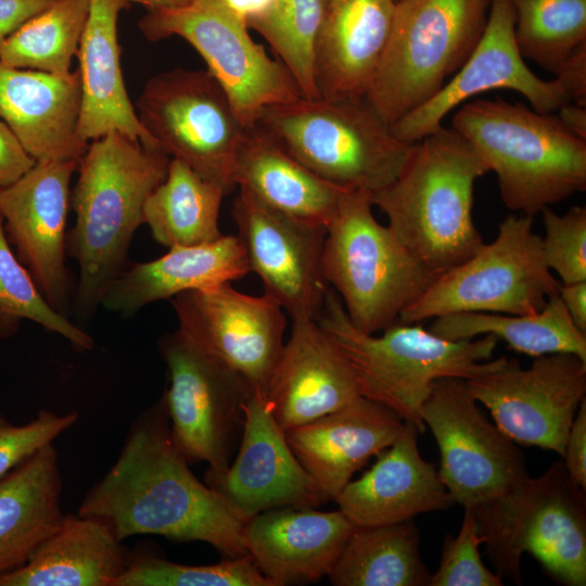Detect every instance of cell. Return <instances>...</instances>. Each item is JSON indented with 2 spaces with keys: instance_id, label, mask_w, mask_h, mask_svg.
<instances>
[{
  "instance_id": "cell-1",
  "label": "cell",
  "mask_w": 586,
  "mask_h": 586,
  "mask_svg": "<svg viewBox=\"0 0 586 586\" xmlns=\"http://www.w3.org/2000/svg\"><path fill=\"white\" fill-rule=\"evenodd\" d=\"M77 514L105 522L119 540L160 535L247 556L242 519L189 468L171 436L163 397L132 421L120 453L86 493Z\"/></svg>"
},
{
  "instance_id": "cell-2",
  "label": "cell",
  "mask_w": 586,
  "mask_h": 586,
  "mask_svg": "<svg viewBox=\"0 0 586 586\" xmlns=\"http://www.w3.org/2000/svg\"><path fill=\"white\" fill-rule=\"evenodd\" d=\"M170 158L157 149L111 131L89 142L71 195L74 227L66 252L78 264L75 311L87 319L124 270L149 195L165 179Z\"/></svg>"
},
{
  "instance_id": "cell-3",
  "label": "cell",
  "mask_w": 586,
  "mask_h": 586,
  "mask_svg": "<svg viewBox=\"0 0 586 586\" xmlns=\"http://www.w3.org/2000/svg\"><path fill=\"white\" fill-rule=\"evenodd\" d=\"M489 171L453 127L415 143L398 176L369 195L403 245L435 276L484 244L472 218L474 182Z\"/></svg>"
},
{
  "instance_id": "cell-4",
  "label": "cell",
  "mask_w": 586,
  "mask_h": 586,
  "mask_svg": "<svg viewBox=\"0 0 586 586\" xmlns=\"http://www.w3.org/2000/svg\"><path fill=\"white\" fill-rule=\"evenodd\" d=\"M316 321L345 358L359 395L415 423L421 434L425 431L421 408L434 381L469 380L500 360H489L498 342L491 334L449 341L419 322H396L380 335L365 333L351 322L332 288Z\"/></svg>"
},
{
  "instance_id": "cell-5",
  "label": "cell",
  "mask_w": 586,
  "mask_h": 586,
  "mask_svg": "<svg viewBox=\"0 0 586 586\" xmlns=\"http://www.w3.org/2000/svg\"><path fill=\"white\" fill-rule=\"evenodd\" d=\"M451 127L497 176L505 206L534 216L586 189V140L556 113L501 98L461 105Z\"/></svg>"
},
{
  "instance_id": "cell-6",
  "label": "cell",
  "mask_w": 586,
  "mask_h": 586,
  "mask_svg": "<svg viewBox=\"0 0 586 586\" xmlns=\"http://www.w3.org/2000/svg\"><path fill=\"white\" fill-rule=\"evenodd\" d=\"M256 125L322 180L369 195L398 176L416 143L397 138L366 100L302 97L266 109Z\"/></svg>"
},
{
  "instance_id": "cell-7",
  "label": "cell",
  "mask_w": 586,
  "mask_h": 586,
  "mask_svg": "<svg viewBox=\"0 0 586 586\" xmlns=\"http://www.w3.org/2000/svg\"><path fill=\"white\" fill-rule=\"evenodd\" d=\"M470 510L501 577L521 584V560L528 552L556 582L586 584L585 489L569 477L562 461Z\"/></svg>"
},
{
  "instance_id": "cell-8",
  "label": "cell",
  "mask_w": 586,
  "mask_h": 586,
  "mask_svg": "<svg viewBox=\"0 0 586 586\" xmlns=\"http://www.w3.org/2000/svg\"><path fill=\"white\" fill-rule=\"evenodd\" d=\"M372 206L368 193L344 191L321 254L329 286L351 322L369 334L399 322L436 277L375 219Z\"/></svg>"
},
{
  "instance_id": "cell-9",
  "label": "cell",
  "mask_w": 586,
  "mask_h": 586,
  "mask_svg": "<svg viewBox=\"0 0 586 586\" xmlns=\"http://www.w3.org/2000/svg\"><path fill=\"white\" fill-rule=\"evenodd\" d=\"M489 7L491 0H397L366 101L392 126L432 99L475 48Z\"/></svg>"
},
{
  "instance_id": "cell-10",
  "label": "cell",
  "mask_w": 586,
  "mask_h": 586,
  "mask_svg": "<svg viewBox=\"0 0 586 586\" xmlns=\"http://www.w3.org/2000/svg\"><path fill=\"white\" fill-rule=\"evenodd\" d=\"M561 282L546 266L533 217L509 215L495 240L437 275L399 316L416 323L455 313L535 314L558 294Z\"/></svg>"
},
{
  "instance_id": "cell-11",
  "label": "cell",
  "mask_w": 586,
  "mask_h": 586,
  "mask_svg": "<svg viewBox=\"0 0 586 586\" xmlns=\"http://www.w3.org/2000/svg\"><path fill=\"white\" fill-rule=\"evenodd\" d=\"M138 118L157 148L230 193L246 128L207 69L173 68L148 80Z\"/></svg>"
},
{
  "instance_id": "cell-12",
  "label": "cell",
  "mask_w": 586,
  "mask_h": 586,
  "mask_svg": "<svg viewBox=\"0 0 586 586\" xmlns=\"http://www.w3.org/2000/svg\"><path fill=\"white\" fill-rule=\"evenodd\" d=\"M139 27L150 41L178 36L189 42L246 129L266 109L302 98L284 65L252 39L249 27L206 0L149 11Z\"/></svg>"
},
{
  "instance_id": "cell-13",
  "label": "cell",
  "mask_w": 586,
  "mask_h": 586,
  "mask_svg": "<svg viewBox=\"0 0 586 586\" xmlns=\"http://www.w3.org/2000/svg\"><path fill=\"white\" fill-rule=\"evenodd\" d=\"M158 349L168 370L162 397L175 444L189 463L203 461L211 471L226 470L252 387L179 329L161 337Z\"/></svg>"
},
{
  "instance_id": "cell-14",
  "label": "cell",
  "mask_w": 586,
  "mask_h": 586,
  "mask_svg": "<svg viewBox=\"0 0 586 586\" xmlns=\"http://www.w3.org/2000/svg\"><path fill=\"white\" fill-rule=\"evenodd\" d=\"M421 418L440 448V479L464 509L504 496L528 476L524 455L485 417L466 380L434 381Z\"/></svg>"
},
{
  "instance_id": "cell-15",
  "label": "cell",
  "mask_w": 586,
  "mask_h": 586,
  "mask_svg": "<svg viewBox=\"0 0 586 586\" xmlns=\"http://www.w3.org/2000/svg\"><path fill=\"white\" fill-rule=\"evenodd\" d=\"M466 383L511 441L562 457L586 395V360L571 353H553L536 357L524 369L517 359L502 356L496 367Z\"/></svg>"
},
{
  "instance_id": "cell-16",
  "label": "cell",
  "mask_w": 586,
  "mask_h": 586,
  "mask_svg": "<svg viewBox=\"0 0 586 586\" xmlns=\"http://www.w3.org/2000/svg\"><path fill=\"white\" fill-rule=\"evenodd\" d=\"M179 330L265 394L284 346L283 308L268 294H244L231 283L171 298Z\"/></svg>"
},
{
  "instance_id": "cell-17",
  "label": "cell",
  "mask_w": 586,
  "mask_h": 586,
  "mask_svg": "<svg viewBox=\"0 0 586 586\" xmlns=\"http://www.w3.org/2000/svg\"><path fill=\"white\" fill-rule=\"evenodd\" d=\"M231 216L250 270L259 276L265 293L292 320H316L330 288L321 264L327 228L281 214L241 188Z\"/></svg>"
},
{
  "instance_id": "cell-18",
  "label": "cell",
  "mask_w": 586,
  "mask_h": 586,
  "mask_svg": "<svg viewBox=\"0 0 586 586\" xmlns=\"http://www.w3.org/2000/svg\"><path fill=\"white\" fill-rule=\"evenodd\" d=\"M495 89L522 94L540 113H557L571 102L557 78L542 79L524 62L509 0H491L484 31L463 65L432 99L393 124L392 130L403 141L418 142L442 127L443 119L457 106Z\"/></svg>"
},
{
  "instance_id": "cell-19",
  "label": "cell",
  "mask_w": 586,
  "mask_h": 586,
  "mask_svg": "<svg viewBox=\"0 0 586 586\" xmlns=\"http://www.w3.org/2000/svg\"><path fill=\"white\" fill-rule=\"evenodd\" d=\"M77 167L78 161L36 162L18 180L0 188L8 240L44 298L63 315L71 296L65 227Z\"/></svg>"
},
{
  "instance_id": "cell-20",
  "label": "cell",
  "mask_w": 586,
  "mask_h": 586,
  "mask_svg": "<svg viewBox=\"0 0 586 586\" xmlns=\"http://www.w3.org/2000/svg\"><path fill=\"white\" fill-rule=\"evenodd\" d=\"M243 411L233 462L221 472L207 469L205 484L245 521L271 508H315L326 502L320 487L292 451L264 394L253 391Z\"/></svg>"
},
{
  "instance_id": "cell-21",
  "label": "cell",
  "mask_w": 586,
  "mask_h": 586,
  "mask_svg": "<svg viewBox=\"0 0 586 586\" xmlns=\"http://www.w3.org/2000/svg\"><path fill=\"white\" fill-rule=\"evenodd\" d=\"M280 428L288 431L335 411L359 395L337 347L314 319H294L265 391Z\"/></svg>"
},
{
  "instance_id": "cell-22",
  "label": "cell",
  "mask_w": 586,
  "mask_h": 586,
  "mask_svg": "<svg viewBox=\"0 0 586 586\" xmlns=\"http://www.w3.org/2000/svg\"><path fill=\"white\" fill-rule=\"evenodd\" d=\"M354 527L340 509L277 507L251 518L244 538L263 575L284 586L328 576Z\"/></svg>"
},
{
  "instance_id": "cell-23",
  "label": "cell",
  "mask_w": 586,
  "mask_h": 586,
  "mask_svg": "<svg viewBox=\"0 0 586 586\" xmlns=\"http://www.w3.org/2000/svg\"><path fill=\"white\" fill-rule=\"evenodd\" d=\"M417 425L405 421L394 443L378 454L375 463L349 481L334 499L355 526L404 522L455 502L435 467L419 450Z\"/></svg>"
},
{
  "instance_id": "cell-24",
  "label": "cell",
  "mask_w": 586,
  "mask_h": 586,
  "mask_svg": "<svg viewBox=\"0 0 586 586\" xmlns=\"http://www.w3.org/2000/svg\"><path fill=\"white\" fill-rule=\"evenodd\" d=\"M404 419L388 407L358 396L346 406L285 431L288 443L328 500L356 471L391 446Z\"/></svg>"
},
{
  "instance_id": "cell-25",
  "label": "cell",
  "mask_w": 586,
  "mask_h": 586,
  "mask_svg": "<svg viewBox=\"0 0 586 586\" xmlns=\"http://www.w3.org/2000/svg\"><path fill=\"white\" fill-rule=\"evenodd\" d=\"M78 69L60 77L0 63V118L36 162L78 161L89 143L77 135Z\"/></svg>"
},
{
  "instance_id": "cell-26",
  "label": "cell",
  "mask_w": 586,
  "mask_h": 586,
  "mask_svg": "<svg viewBox=\"0 0 586 586\" xmlns=\"http://www.w3.org/2000/svg\"><path fill=\"white\" fill-rule=\"evenodd\" d=\"M397 0H330L315 52L319 98L366 100L391 34Z\"/></svg>"
},
{
  "instance_id": "cell-27",
  "label": "cell",
  "mask_w": 586,
  "mask_h": 586,
  "mask_svg": "<svg viewBox=\"0 0 586 586\" xmlns=\"http://www.w3.org/2000/svg\"><path fill=\"white\" fill-rule=\"evenodd\" d=\"M129 0H90L89 14L77 50L81 98L77 135L89 143L118 131L144 146L157 149L141 125L120 67L117 21Z\"/></svg>"
},
{
  "instance_id": "cell-28",
  "label": "cell",
  "mask_w": 586,
  "mask_h": 586,
  "mask_svg": "<svg viewBox=\"0 0 586 586\" xmlns=\"http://www.w3.org/2000/svg\"><path fill=\"white\" fill-rule=\"evenodd\" d=\"M249 272L238 234H222L206 243L171 246L156 259L124 268L107 286L101 305L128 317L156 301L231 283Z\"/></svg>"
},
{
  "instance_id": "cell-29",
  "label": "cell",
  "mask_w": 586,
  "mask_h": 586,
  "mask_svg": "<svg viewBox=\"0 0 586 586\" xmlns=\"http://www.w3.org/2000/svg\"><path fill=\"white\" fill-rule=\"evenodd\" d=\"M128 556L102 520L66 514L22 566L0 575V586H113Z\"/></svg>"
},
{
  "instance_id": "cell-30",
  "label": "cell",
  "mask_w": 586,
  "mask_h": 586,
  "mask_svg": "<svg viewBox=\"0 0 586 586\" xmlns=\"http://www.w3.org/2000/svg\"><path fill=\"white\" fill-rule=\"evenodd\" d=\"M234 181L268 207L326 228L345 191L310 171L258 125L245 131Z\"/></svg>"
},
{
  "instance_id": "cell-31",
  "label": "cell",
  "mask_w": 586,
  "mask_h": 586,
  "mask_svg": "<svg viewBox=\"0 0 586 586\" xmlns=\"http://www.w3.org/2000/svg\"><path fill=\"white\" fill-rule=\"evenodd\" d=\"M62 488L53 444L0 479V575L22 566L62 524Z\"/></svg>"
},
{
  "instance_id": "cell-32",
  "label": "cell",
  "mask_w": 586,
  "mask_h": 586,
  "mask_svg": "<svg viewBox=\"0 0 586 586\" xmlns=\"http://www.w3.org/2000/svg\"><path fill=\"white\" fill-rule=\"evenodd\" d=\"M428 329L449 341L491 334L528 356L571 353L586 360V333L574 324L559 294L535 314L455 313L434 318Z\"/></svg>"
},
{
  "instance_id": "cell-33",
  "label": "cell",
  "mask_w": 586,
  "mask_h": 586,
  "mask_svg": "<svg viewBox=\"0 0 586 586\" xmlns=\"http://www.w3.org/2000/svg\"><path fill=\"white\" fill-rule=\"evenodd\" d=\"M328 577L334 586H429L413 519L355 526Z\"/></svg>"
},
{
  "instance_id": "cell-34",
  "label": "cell",
  "mask_w": 586,
  "mask_h": 586,
  "mask_svg": "<svg viewBox=\"0 0 586 586\" xmlns=\"http://www.w3.org/2000/svg\"><path fill=\"white\" fill-rule=\"evenodd\" d=\"M226 191L198 175L183 162L170 158L165 179L146 199L142 224L166 246L195 245L222 235L219 211Z\"/></svg>"
},
{
  "instance_id": "cell-35",
  "label": "cell",
  "mask_w": 586,
  "mask_h": 586,
  "mask_svg": "<svg viewBox=\"0 0 586 586\" xmlns=\"http://www.w3.org/2000/svg\"><path fill=\"white\" fill-rule=\"evenodd\" d=\"M90 0H54L0 46V63L68 76L89 14Z\"/></svg>"
},
{
  "instance_id": "cell-36",
  "label": "cell",
  "mask_w": 586,
  "mask_h": 586,
  "mask_svg": "<svg viewBox=\"0 0 586 586\" xmlns=\"http://www.w3.org/2000/svg\"><path fill=\"white\" fill-rule=\"evenodd\" d=\"M523 58L556 75L586 43V0H509Z\"/></svg>"
},
{
  "instance_id": "cell-37",
  "label": "cell",
  "mask_w": 586,
  "mask_h": 586,
  "mask_svg": "<svg viewBox=\"0 0 586 586\" xmlns=\"http://www.w3.org/2000/svg\"><path fill=\"white\" fill-rule=\"evenodd\" d=\"M329 2L275 0L269 11L249 26L268 42L305 99L319 98L315 81V52Z\"/></svg>"
},
{
  "instance_id": "cell-38",
  "label": "cell",
  "mask_w": 586,
  "mask_h": 586,
  "mask_svg": "<svg viewBox=\"0 0 586 586\" xmlns=\"http://www.w3.org/2000/svg\"><path fill=\"white\" fill-rule=\"evenodd\" d=\"M34 321L66 339L77 351H91L93 339L44 298L31 275L14 255L0 213V336H8L20 320Z\"/></svg>"
},
{
  "instance_id": "cell-39",
  "label": "cell",
  "mask_w": 586,
  "mask_h": 586,
  "mask_svg": "<svg viewBox=\"0 0 586 586\" xmlns=\"http://www.w3.org/2000/svg\"><path fill=\"white\" fill-rule=\"evenodd\" d=\"M113 586H273L247 555L207 565L173 562L154 553L129 555Z\"/></svg>"
},
{
  "instance_id": "cell-40",
  "label": "cell",
  "mask_w": 586,
  "mask_h": 586,
  "mask_svg": "<svg viewBox=\"0 0 586 586\" xmlns=\"http://www.w3.org/2000/svg\"><path fill=\"white\" fill-rule=\"evenodd\" d=\"M543 213L545 237L542 253L546 266L561 283L586 280V207L575 205L563 215L546 207Z\"/></svg>"
},
{
  "instance_id": "cell-41",
  "label": "cell",
  "mask_w": 586,
  "mask_h": 586,
  "mask_svg": "<svg viewBox=\"0 0 586 586\" xmlns=\"http://www.w3.org/2000/svg\"><path fill=\"white\" fill-rule=\"evenodd\" d=\"M481 544L474 515L464 509L458 534L444 540L440 565L431 574L429 586H502V577L482 561Z\"/></svg>"
},
{
  "instance_id": "cell-42",
  "label": "cell",
  "mask_w": 586,
  "mask_h": 586,
  "mask_svg": "<svg viewBox=\"0 0 586 586\" xmlns=\"http://www.w3.org/2000/svg\"><path fill=\"white\" fill-rule=\"evenodd\" d=\"M76 410L56 413L46 409L25 424L0 416V479L53 442L78 420Z\"/></svg>"
},
{
  "instance_id": "cell-43",
  "label": "cell",
  "mask_w": 586,
  "mask_h": 586,
  "mask_svg": "<svg viewBox=\"0 0 586 586\" xmlns=\"http://www.w3.org/2000/svg\"><path fill=\"white\" fill-rule=\"evenodd\" d=\"M36 161L0 118V188L8 187L25 175Z\"/></svg>"
},
{
  "instance_id": "cell-44",
  "label": "cell",
  "mask_w": 586,
  "mask_h": 586,
  "mask_svg": "<svg viewBox=\"0 0 586 586\" xmlns=\"http://www.w3.org/2000/svg\"><path fill=\"white\" fill-rule=\"evenodd\" d=\"M562 458L569 477L586 491V398L572 422Z\"/></svg>"
},
{
  "instance_id": "cell-45",
  "label": "cell",
  "mask_w": 586,
  "mask_h": 586,
  "mask_svg": "<svg viewBox=\"0 0 586 586\" xmlns=\"http://www.w3.org/2000/svg\"><path fill=\"white\" fill-rule=\"evenodd\" d=\"M54 0H0V46Z\"/></svg>"
},
{
  "instance_id": "cell-46",
  "label": "cell",
  "mask_w": 586,
  "mask_h": 586,
  "mask_svg": "<svg viewBox=\"0 0 586 586\" xmlns=\"http://www.w3.org/2000/svg\"><path fill=\"white\" fill-rule=\"evenodd\" d=\"M571 102L586 106V43L581 46L556 73Z\"/></svg>"
},
{
  "instance_id": "cell-47",
  "label": "cell",
  "mask_w": 586,
  "mask_h": 586,
  "mask_svg": "<svg viewBox=\"0 0 586 586\" xmlns=\"http://www.w3.org/2000/svg\"><path fill=\"white\" fill-rule=\"evenodd\" d=\"M247 27L264 16L275 0H206ZM250 29V28H249Z\"/></svg>"
},
{
  "instance_id": "cell-48",
  "label": "cell",
  "mask_w": 586,
  "mask_h": 586,
  "mask_svg": "<svg viewBox=\"0 0 586 586\" xmlns=\"http://www.w3.org/2000/svg\"><path fill=\"white\" fill-rule=\"evenodd\" d=\"M558 294L574 324L586 333V280L561 283Z\"/></svg>"
},
{
  "instance_id": "cell-49",
  "label": "cell",
  "mask_w": 586,
  "mask_h": 586,
  "mask_svg": "<svg viewBox=\"0 0 586 586\" xmlns=\"http://www.w3.org/2000/svg\"><path fill=\"white\" fill-rule=\"evenodd\" d=\"M557 115L570 131L586 140V106L569 102L558 110Z\"/></svg>"
},
{
  "instance_id": "cell-50",
  "label": "cell",
  "mask_w": 586,
  "mask_h": 586,
  "mask_svg": "<svg viewBox=\"0 0 586 586\" xmlns=\"http://www.w3.org/2000/svg\"><path fill=\"white\" fill-rule=\"evenodd\" d=\"M130 2L139 3L148 9V11L177 8L189 4L193 0H129Z\"/></svg>"
}]
</instances>
